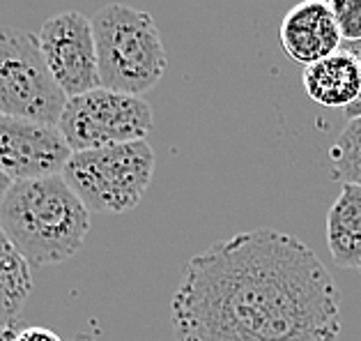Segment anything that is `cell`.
Listing matches in <instances>:
<instances>
[{
  "instance_id": "cell-1",
  "label": "cell",
  "mask_w": 361,
  "mask_h": 341,
  "mask_svg": "<svg viewBox=\"0 0 361 341\" xmlns=\"http://www.w3.org/2000/svg\"><path fill=\"white\" fill-rule=\"evenodd\" d=\"M171 323L173 341H338L341 293L308 244L255 229L189 258Z\"/></svg>"
},
{
  "instance_id": "cell-2",
  "label": "cell",
  "mask_w": 361,
  "mask_h": 341,
  "mask_svg": "<svg viewBox=\"0 0 361 341\" xmlns=\"http://www.w3.org/2000/svg\"><path fill=\"white\" fill-rule=\"evenodd\" d=\"M0 226L30 265H54L83 247L90 210L63 176L21 180L0 205Z\"/></svg>"
},
{
  "instance_id": "cell-3",
  "label": "cell",
  "mask_w": 361,
  "mask_h": 341,
  "mask_svg": "<svg viewBox=\"0 0 361 341\" xmlns=\"http://www.w3.org/2000/svg\"><path fill=\"white\" fill-rule=\"evenodd\" d=\"M102 88L136 95L152 90L169 67L152 14L111 3L92 16Z\"/></svg>"
},
{
  "instance_id": "cell-4",
  "label": "cell",
  "mask_w": 361,
  "mask_h": 341,
  "mask_svg": "<svg viewBox=\"0 0 361 341\" xmlns=\"http://www.w3.org/2000/svg\"><path fill=\"white\" fill-rule=\"evenodd\" d=\"M154 176V150L131 141L74 152L63 178L90 213L122 215L136 208Z\"/></svg>"
},
{
  "instance_id": "cell-5",
  "label": "cell",
  "mask_w": 361,
  "mask_h": 341,
  "mask_svg": "<svg viewBox=\"0 0 361 341\" xmlns=\"http://www.w3.org/2000/svg\"><path fill=\"white\" fill-rule=\"evenodd\" d=\"M67 100L44 60L37 35L12 25L0 28V113L58 127Z\"/></svg>"
},
{
  "instance_id": "cell-6",
  "label": "cell",
  "mask_w": 361,
  "mask_h": 341,
  "mask_svg": "<svg viewBox=\"0 0 361 341\" xmlns=\"http://www.w3.org/2000/svg\"><path fill=\"white\" fill-rule=\"evenodd\" d=\"M152 109L136 95L97 88L69 97L58 129L72 152L97 150L131 141H145L152 129Z\"/></svg>"
},
{
  "instance_id": "cell-7",
  "label": "cell",
  "mask_w": 361,
  "mask_h": 341,
  "mask_svg": "<svg viewBox=\"0 0 361 341\" xmlns=\"http://www.w3.org/2000/svg\"><path fill=\"white\" fill-rule=\"evenodd\" d=\"M51 74L67 97L102 88L92 19L81 12H63L44 21L37 35Z\"/></svg>"
},
{
  "instance_id": "cell-8",
  "label": "cell",
  "mask_w": 361,
  "mask_h": 341,
  "mask_svg": "<svg viewBox=\"0 0 361 341\" xmlns=\"http://www.w3.org/2000/svg\"><path fill=\"white\" fill-rule=\"evenodd\" d=\"M72 155L56 125L0 116V169L14 182L63 176Z\"/></svg>"
},
{
  "instance_id": "cell-9",
  "label": "cell",
  "mask_w": 361,
  "mask_h": 341,
  "mask_svg": "<svg viewBox=\"0 0 361 341\" xmlns=\"http://www.w3.org/2000/svg\"><path fill=\"white\" fill-rule=\"evenodd\" d=\"M279 37L286 56L302 67L338 54L345 42L331 14L329 0H302L290 7L281 21Z\"/></svg>"
},
{
  "instance_id": "cell-10",
  "label": "cell",
  "mask_w": 361,
  "mask_h": 341,
  "mask_svg": "<svg viewBox=\"0 0 361 341\" xmlns=\"http://www.w3.org/2000/svg\"><path fill=\"white\" fill-rule=\"evenodd\" d=\"M308 100L327 109H348L361 95V65L348 51L304 67L302 74Z\"/></svg>"
},
{
  "instance_id": "cell-11",
  "label": "cell",
  "mask_w": 361,
  "mask_h": 341,
  "mask_svg": "<svg viewBox=\"0 0 361 341\" xmlns=\"http://www.w3.org/2000/svg\"><path fill=\"white\" fill-rule=\"evenodd\" d=\"M327 247L334 263L352 270L361 265V185H343L327 213Z\"/></svg>"
},
{
  "instance_id": "cell-12",
  "label": "cell",
  "mask_w": 361,
  "mask_h": 341,
  "mask_svg": "<svg viewBox=\"0 0 361 341\" xmlns=\"http://www.w3.org/2000/svg\"><path fill=\"white\" fill-rule=\"evenodd\" d=\"M32 291L30 263L0 226V328L16 330V318Z\"/></svg>"
},
{
  "instance_id": "cell-13",
  "label": "cell",
  "mask_w": 361,
  "mask_h": 341,
  "mask_svg": "<svg viewBox=\"0 0 361 341\" xmlns=\"http://www.w3.org/2000/svg\"><path fill=\"white\" fill-rule=\"evenodd\" d=\"M331 178L343 185H361V118L350 120L329 150Z\"/></svg>"
},
{
  "instance_id": "cell-14",
  "label": "cell",
  "mask_w": 361,
  "mask_h": 341,
  "mask_svg": "<svg viewBox=\"0 0 361 341\" xmlns=\"http://www.w3.org/2000/svg\"><path fill=\"white\" fill-rule=\"evenodd\" d=\"M331 14L336 19L345 42L361 40V0H329Z\"/></svg>"
},
{
  "instance_id": "cell-15",
  "label": "cell",
  "mask_w": 361,
  "mask_h": 341,
  "mask_svg": "<svg viewBox=\"0 0 361 341\" xmlns=\"http://www.w3.org/2000/svg\"><path fill=\"white\" fill-rule=\"evenodd\" d=\"M14 341H65V339L58 337L54 330H47V328H23L16 332Z\"/></svg>"
},
{
  "instance_id": "cell-16",
  "label": "cell",
  "mask_w": 361,
  "mask_h": 341,
  "mask_svg": "<svg viewBox=\"0 0 361 341\" xmlns=\"http://www.w3.org/2000/svg\"><path fill=\"white\" fill-rule=\"evenodd\" d=\"M12 185H14V180L7 176L3 169H0V205L5 203V198H7V194H10Z\"/></svg>"
},
{
  "instance_id": "cell-17",
  "label": "cell",
  "mask_w": 361,
  "mask_h": 341,
  "mask_svg": "<svg viewBox=\"0 0 361 341\" xmlns=\"http://www.w3.org/2000/svg\"><path fill=\"white\" fill-rule=\"evenodd\" d=\"M343 51H348L350 56H355L357 63L361 65V40L359 42H343Z\"/></svg>"
},
{
  "instance_id": "cell-18",
  "label": "cell",
  "mask_w": 361,
  "mask_h": 341,
  "mask_svg": "<svg viewBox=\"0 0 361 341\" xmlns=\"http://www.w3.org/2000/svg\"><path fill=\"white\" fill-rule=\"evenodd\" d=\"M345 118H350V120L361 118V95H359V100L355 104H350V107L345 109Z\"/></svg>"
},
{
  "instance_id": "cell-19",
  "label": "cell",
  "mask_w": 361,
  "mask_h": 341,
  "mask_svg": "<svg viewBox=\"0 0 361 341\" xmlns=\"http://www.w3.org/2000/svg\"><path fill=\"white\" fill-rule=\"evenodd\" d=\"M16 332H19V330H7V328H0V341H14V339H16Z\"/></svg>"
},
{
  "instance_id": "cell-20",
  "label": "cell",
  "mask_w": 361,
  "mask_h": 341,
  "mask_svg": "<svg viewBox=\"0 0 361 341\" xmlns=\"http://www.w3.org/2000/svg\"><path fill=\"white\" fill-rule=\"evenodd\" d=\"M72 341H94V339H92V337H87V335H76Z\"/></svg>"
},
{
  "instance_id": "cell-21",
  "label": "cell",
  "mask_w": 361,
  "mask_h": 341,
  "mask_svg": "<svg viewBox=\"0 0 361 341\" xmlns=\"http://www.w3.org/2000/svg\"><path fill=\"white\" fill-rule=\"evenodd\" d=\"M359 275H361V265H359Z\"/></svg>"
},
{
  "instance_id": "cell-22",
  "label": "cell",
  "mask_w": 361,
  "mask_h": 341,
  "mask_svg": "<svg viewBox=\"0 0 361 341\" xmlns=\"http://www.w3.org/2000/svg\"><path fill=\"white\" fill-rule=\"evenodd\" d=\"M0 116H3V113H0Z\"/></svg>"
}]
</instances>
